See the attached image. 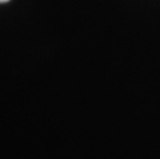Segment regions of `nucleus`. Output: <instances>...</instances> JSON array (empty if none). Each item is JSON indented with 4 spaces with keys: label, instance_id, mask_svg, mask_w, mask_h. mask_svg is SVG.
Returning <instances> with one entry per match:
<instances>
[{
    "label": "nucleus",
    "instance_id": "1",
    "mask_svg": "<svg viewBox=\"0 0 160 159\" xmlns=\"http://www.w3.org/2000/svg\"><path fill=\"white\" fill-rule=\"evenodd\" d=\"M9 0H0V3H5V2H8Z\"/></svg>",
    "mask_w": 160,
    "mask_h": 159
}]
</instances>
